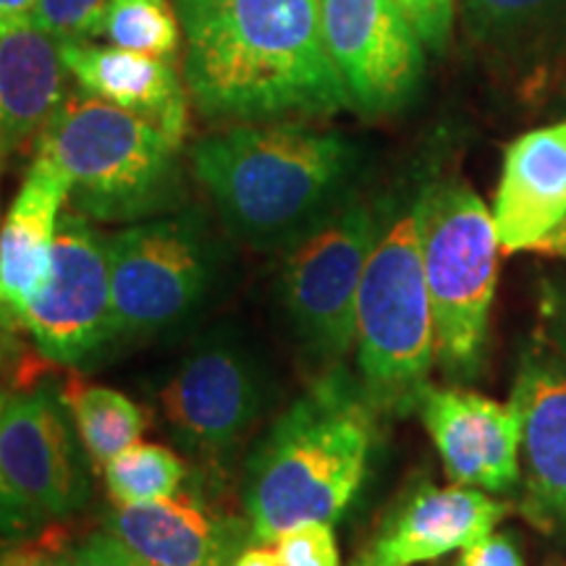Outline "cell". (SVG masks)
Wrapping results in <instances>:
<instances>
[{
    "label": "cell",
    "instance_id": "obj_1",
    "mask_svg": "<svg viewBox=\"0 0 566 566\" xmlns=\"http://www.w3.org/2000/svg\"><path fill=\"white\" fill-rule=\"evenodd\" d=\"M176 11L184 84L208 118L265 124L352 108L321 0H176Z\"/></svg>",
    "mask_w": 566,
    "mask_h": 566
},
{
    "label": "cell",
    "instance_id": "obj_2",
    "mask_svg": "<svg viewBox=\"0 0 566 566\" xmlns=\"http://www.w3.org/2000/svg\"><path fill=\"white\" fill-rule=\"evenodd\" d=\"M354 163L349 139L302 124L233 126L192 150L197 179L226 226L260 250L294 244L328 218Z\"/></svg>",
    "mask_w": 566,
    "mask_h": 566
},
{
    "label": "cell",
    "instance_id": "obj_3",
    "mask_svg": "<svg viewBox=\"0 0 566 566\" xmlns=\"http://www.w3.org/2000/svg\"><path fill=\"white\" fill-rule=\"evenodd\" d=\"M375 407L363 386L331 370L283 412L247 467L252 541L302 522H334L357 499L375 446Z\"/></svg>",
    "mask_w": 566,
    "mask_h": 566
},
{
    "label": "cell",
    "instance_id": "obj_4",
    "mask_svg": "<svg viewBox=\"0 0 566 566\" xmlns=\"http://www.w3.org/2000/svg\"><path fill=\"white\" fill-rule=\"evenodd\" d=\"M179 147L155 124L84 92H69L38 137V155L66 174V208L103 223L145 221L174 208Z\"/></svg>",
    "mask_w": 566,
    "mask_h": 566
},
{
    "label": "cell",
    "instance_id": "obj_5",
    "mask_svg": "<svg viewBox=\"0 0 566 566\" xmlns=\"http://www.w3.org/2000/svg\"><path fill=\"white\" fill-rule=\"evenodd\" d=\"M436 365V325L420 247V205L384 216L357 294L359 386L375 412L420 405Z\"/></svg>",
    "mask_w": 566,
    "mask_h": 566
},
{
    "label": "cell",
    "instance_id": "obj_6",
    "mask_svg": "<svg viewBox=\"0 0 566 566\" xmlns=\"http://www.w3.org/2000/svg\"><path fill=\"white\" fill-rule=\"evenodd\" d=\"M420 247L436 325V363L449 378H472L483 365L488 317L499 275L493 212L459 179L417 195Z\"/></svg>",
    "mask_w": 566,
    "mask_h": 566
},
{
    "label": "cell",
    "instance_id": "obj_7",
    "mask_svg": "<svg viewBox=\"0 0 566 566\" xmlns=\"http://www.w3.org/2000/svg\"><path fill=\"white\" fill-rule=\"evenodd\" d=\"M384 210L344 202L296 239L281 271L286 313L310 354L338 363L357 346V294Z\"/></svg>",
    "mask_w": 566,
    "mask_h": 566
},
{
    "label": "cell",
    "instance_id": "obj_8",
    "mask_svg": "<svg viewBox=\"0 0 566 566\" xmlns=\"http://www.w3.org/2000/svg\"><path fill=\"white\" fill-rule=\"evenodd\" d=\"M108 247L116 336L179 323L208 292L212 247L195 212L126 226Z\"/></svg>",
    "mask_w": 566,
    "mask_h": 566
},
{
    "label": "cell",
    "instance_id": "obj_9",
    "mask_svg": "<svg viewBox=\"0 0 566 566\" xmlns=\"http://www.w3.org/2000/svg\"><path fill=\"white\" fill-rule=\"evenodd\" d=\"M24 328L42 357L59 365H82L116 336L111 247L82 212H61L51 275L27 310Z\"/></svg>",
    "mask_w": 566,
    "mask_h": 566
},
{
    "label": "cell",
    "instance_id": "obj_10",
    "mask_svg": "<svg viewBox=\"0 0 566 566\" xmlns=\"http://www.w3.org/2000/svg\"><path fill=\"white\" fill-rule=\"evenodd\" d=\"M321 21L354 111L384 116L412 103L424 45L396 0H321Z\"/></svg>",
    "mask_w": 566,
    "mask_h": 566
},
{
    "label": "cell",
    "instance_id": "obj_11",
    "mask_svg": "<svg viewBox=\"0 0 566 566\" xmlns=\"http://www.w3.org/2000/svg\"><path fill=\"white\" fill-rule=\"evenodd\" d=\"M0 485L40 516H66L87 499L63 405L48 391L9 396L0 409Z\"/></svg>",
    "mask_w": 566,
    "mask_h": 566
},
{
    "label": "cell",
    "instance_id": "obj_12",
    "mask_svg": "<svg viewBox=\"0 0 566 566\" xmlns=\"http://www.w3.org/2000/svg\"><path fill=\"white\" fill-rule=\"evenodd\" d=\"M509 405L520 417V512L566 537V365L546 344L522 354Z\"/></svg>",
    "mask_w": 566,
    "mask_h": 566
},
{
    "label": "cell",
    "instance_id": "obj_13",
    "mask_svg": "<svg viewBox=\"0 0 566 566\" xmlns=\"http://www.w3.org/2000/svg\"><path fill=\"white\" fill-rule=\"evenodd\" d=\"M174 433L195 451L221 457L263 407L258 373L237 346L210 344L184 363L160 394Z\"/></svg>",
    "mask_w": 566,
    "mask_h": 566
},
{
    "label": "cell",
    "instance_id": "obj_14",
    "mask_svg": "<svg viewBox=\"0 0 566 566\" xmlns=\"http://www.w3.org/2000/svg\"><path fill=\"white\" fill-rule=\"evenodd\" d=\"M417 409L451 483L485 493H506L520 483V417L512 405L464 388L428 386Z\"/></svg>",
    "mask_w": 566,
    "mask_h": 566
},
{
    "label": "cell",
    "instance_id": "obj_15",
    "mask_svg": "<svg viewBox=\"0 0 566 566\" xmlns=\"http://www.w3.org/2000/svg\"><path fill=\"white\" fill-rule=\"evenodd\" d=\"M493 223L504 252L546 250L566 223V122L522 134L506 147Z\"/></svg>",
    "mask_w": 566,
    "mask_h": 566
},
{
    "label": "cell",
    "instance_id": "obj_16",
    "mask_svg": "<svg viewBox=\"0 0 566 566\" xmlns=\"http://www.w3.org/2000/svg\"><path fill=\"white\" fill-rule=\"evenodd\" d=\"M69 205V179L38 155L27 171L0 229V328H24L30 304L45 289L61 212Z\"/></svg>",
    "mask_w": 566,
    "mask_h": 566
},
{
    "label": "cell",
    "instance_id": "obj_17",
    "mask_svg": "<svg viewBox=\"0 0 566 566\" xmlns=\"http://www.w3.org/2000/svg\"><path fill=\"white\" fill-rule=\"evenodd\" d=\"M105 522L150 566H231L252 541L250 522L212 512L189 495L118 506Z\"/></svg>",
    "mask_w": 566,
    "mask_h": 566
},
{
    "label": "cell",
    "instance_id": "obj_18",
    "mask_svg": "<svg viewBox=\"0 0 566 566\" xmlns=\"http://www.w3.org/2000/svg\"><path fill=\"white\" fill-rule=\"evenodd\" d=\"M66 71L84 95L129 111L184 145L189 132V90L171 59L116 45L61 42Z\"/></svg>",
    "mask_w": 566,
    "mask_h": 566
},
{
    "label": "cell",
    "instance_id": "obj_19",
    "mask_svg": "<svg viewBox=\"0 0 566 566\" xmlns=\"http://www.w3.org/2000/svg\"><path fill=\"white\" fill-rule=\"evenodd\" d=\"M504 516L506 504L478 488H420L386 522L370 551L386 566L436 562L483 541Z\"/></svg>",
    "mask_w": 566,
    "mask_h": 566
},
{
    "label": "cell",
    "instance_id": "obj_20",
    "mask_svg": "<svg viewBox=\"0 0 566 566\" xmlns=\"http://www.w3.org/2000/svg\"><path fill=\"white\" fill-rule=\"evenodd\" d=\"M61 42L34 24L0 34V153L40 137L69 95Z\"/></svg>",
    "mask_w": 566,
    "mask_h": 566
},
{
    "label": "cell",
    "instance_id": "obj_21",
    "mask_svg": "<svg viewBox=\"0 0 566 566\" xmlns=\"http://www.w3.org/2000/svg\"><path fill=\"white\" fill-rule=\"evenodd\" d=\"M462 21L478 48L525 55L566 32V0H462Z\"/></svg>",
    "mask_w": 566,
    "mask_h": 566
},
{
    "label": "cell",
    "instance_id": "obj_22",
    "mask_svg": "<svg viewBox=\"0 0 566 566\" xmlns=\"http://www.w3.org/2000/svg\"><path fill=\"white\" fill-rule=\"evenodd\" d=\"M63 407L74 417L90 459L101 467L137 443L147 428L145 412L129 396L105 386L71 380L63 391Z\"/></svg>",
    "mask_w": 566,
    "mask_h": 566
},
{
    "label": "cell",
    "instance_id": "obj_23",
    "mask_svg": "<svg viewBox=\"0 0 566 566\" xmlns=\"http://www.w3.org/2000/svg\"><path fill=\"white\" fill-rule=\"evenodd\" d=\"M97 38L155 59H171L179 51L181 21L168 0H111Z\"/></svg>",
    "mask_w": 566,
    "mask_h": 566
},
{
    "label": "cell",
    "instance_id": "obj_24",
    "mask_svg": "<svg viewBox=\"0 0 566 566\" xmlns=\"http://www.w3.org/2000/svg\"><path fill=\"white\" fill-rule=\"evenodd\" d=\"M105 470V485L118 506H139L179 493L184 464L171 449L158 443H134L113 457Z\"/></svg>",
    "mask_w": 566,
    "mask_h": 566
},
{
    "label": "cell",
    "instance_id": "obj_25",
    "mask_svg": "<svg viewBox=\"0 0 566 566\" xmlns=\"http://www.w3.org/2000/svg\"><path fill=\"white\" fill-rule=\"evenodd\" d=\"M111 0H38L32 24L59 42H87L97 38V27Z\"/></svg>",
    "mask_w": 566,
    "mask_h": 566
},
{
    "label": "cell",
    "instance_id": "obj_26",
    "mask_svg": "<svg viewBox=\"0 0 566 566\" xmlns=\"http://www.w3.org/2000/svg\"><path fill=\"white\" fill-rule=\"evenodd\" d=\"M273 554L281 566H342L331 522H302L275 537Z\"/></svg>",
    "mask_w": 566,
    "mask_h": 566
},
{
    "label": "cell",
    "instance_id": "obj_27",
    "mask_svg": "<svg viewBox=\"0 0 566 566\" xmlns=\"http://www.w3.org/2000/svg\"><path fill=\"white\" fill-rule=\"evenodd\" d=\"M428 51H446L454 30V0H396Z\"/></svg>",
    "mask_w": 566,
    "mask_h": 566
},
{
    "label": "cell",
    "instance_id": "obj_28",
    "mask_svg": "<svg viewBox=\"0 0 566 566\" xmlns=\"http://www.w3.org/2000/svg\"><path fill=\"white\" fill-rule=\"evenodd\" d=\"M71 566H150L139 554L118 541L113 533H97L87 537L71 554Z\"/></svg>",
    "mask_w": 566,
    "mask_h": 566
},
{
    "label": "cell",
    "instance_id": "obj_29",
    "mask_svg": "<svg viewBox=\"0 0 566 566\" xmlns=\"http://www.w3.org/2000/svg\"><path fill=\"white\" fill-rule=\"evenodd\" d=\"M454 566H525V562L512 537L491 533L467 546Z\"/></svg>",
    "mask_w": 566,
    "mask_h": 566
},
{
    "label": "cell",
    "instance_id": "obj_30",
    "mask_svg": "<svg viewBox=\"0 0 566 566\" xmlns=\"http://www.w3.org/2000/svg\"><path fill=\"white\" fill-rule=\"evenodd\" d=\"M543 344L566 365V289L546 283L543 292Z\"/></svg>",
    "mask_w": 566,
    "mask_h": 566
},
{
    "label": "cell",
    "instance_id": "obj_31",
    "mask_svg": "<svg viewBox=\"0 0 566 566\" xmlns=\"http://www.w3.org/2000/svg\"><path fill=\"white\" fill-rule=\"evenodd\" d=\"M3 566H71V556L63 554L59 541H30L6 551Z\"/></svg>",
    "mask_w": 566,
    "mask_h": 566
},
{
    "label": "cell",
    "instance_id": "obj_32",
    "mask_svg": "<svg viewBox=\"0 0 566 566\" xmlns=\"http://www.w3.org/2000/svg\"><path fill=\"white\" fill-rule=\"evenodd\" d=\"M40 522L42 516L30 512V509L0 504V556L13 546H19V543L34 537V530H38Z\"/></svg>",
    "mask_w": 566,
    "mask_h": 566
},
{
    "label": "cell",
    "instance_id": "obj_33",
    "mask_svg": "<svg viewBox=\"0 0 566 566\" xmlns=\"http://www.w3.org/2000/svg\"><path fill=\"white\" fill-rule=\"evenodd\" d=\"M34 6L38 0H0V34L21 24H32Z\"/></svg>",
    "mask_w": 566,
    "mask_h": 566
},
{
    "label": "cell",
    "instance_id": "obj_34",
    "mask_svg": "<svg viewBox=\"0 0 566 566\" xmlns=\"http://www.w3.org/2000/svg\"><path fill=\"white\" fill-rule=\"evenodd\" d=\"M231 566H281V564H279V558H275L273 551H268L263 546H254V548H244Z\"/></svg>",
    "mask_w": 566,
    "mask_h": 566
},
{
    "label": "cell",
    "instance_id": "obj_35",
    "mask_svg": "<svg viewBox=\"0 0 566 566\" xmlns=\"http://www.w3.org/2000/svg\"><path fill=\"white\" fill-rule=\"evenodd\" d=\"M546 250H551V252H562V254H566V223L562 226V229H558V231L554 233V239H551V242L546 244Z\"/></svg>",
    "mask_w": 566,
    "mask_h": 566
},
{
    "label": "cell",
    "instance_id": "obj_36",
    "mask_svg": "<svg viewBox=\"0 0 566 566\" xmlns=\"http://www.w3.org/2000/svg\"><path fill=\"white\" fill-rule=\"evenodd\" d=\"M349 566H386V564L380 562V558L375 556L370 548H367V551H363V554H359L357 558H354V562H352Z\"/></svg>",
    "mask_w": 566,
    "mask_h": 566
},
{
    "label": "cell",
    "instance_id": "obj_37",
    "mask_svg": "<svg viewBox=\"0 0 566 566\" xmlns=\"http://www.w3.org/2000/svg\"><path fill=\"white\" fill-rule=\"evenodd\" d=\"M6 399H9V396H6L3 391H0V409H3V405H6ZM0 504H13V506H19L17 501H11L9 495H6V491H3V485H0Z\"/></svg>",
    "mask_w": 566,
    "mask_h": 566
},
{
    "label": "cell",
    "instance_id": "obj_38",
    "mask_svg": "<svg viewBox=\"0 0 566 566\" xmlns=\"http://www.w3.org/2000/svg\"><path fill=\"white\" fill-rule=\"evenodd\" d=\"M0 566H3V558H0Z\"/></svg>",
    "mask_w": 566,
    "mask_h": 566
},
{
    "label": "cell",
    "instance_id": "obj_39",
    "mask_svg": "<svg viewBox=\"0 0 566 566\" xmlns=\"http://www.w3.org/2000/svg\"><path fill=\"white\" fill-rule=\"evenodd\" d=\"M0 331H3V328H0Z\"/></svg>",
    "mask_w": 566,
    "mask_h": 566
}]
</instances>
